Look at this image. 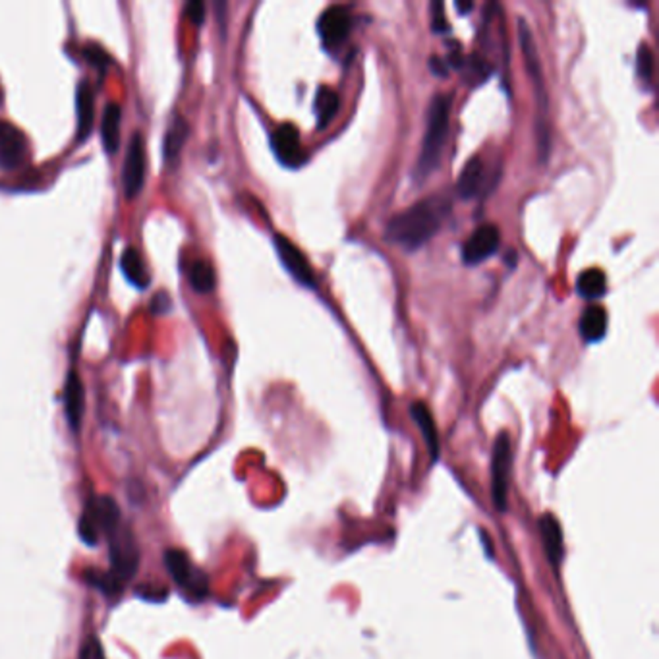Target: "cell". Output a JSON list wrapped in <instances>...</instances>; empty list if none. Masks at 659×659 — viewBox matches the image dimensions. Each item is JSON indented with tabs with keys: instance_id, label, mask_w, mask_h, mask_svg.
I'll return each mask as SVG.
<instances>
[{
	"instance_id": "1",
	"label": "cell",
	"mask_w": 659,
	"mask_h": 659,
	"mask_svg": "<svg viewBox=\"0 0 659 659\" xmlns=\"http://www.w3.org/2000/svg\"><path fill=\"white\" fill-rule=\"evenodd\" d=\"M78 532L88 546H97L101 536L109 539L111 570L105 574L95 572L91 582L109 596L118 594L133 574L138 572L140 547L136 537L132 536L122 522L116 503L109 497L91 499L86 505V509H83Z\"/></svg>"
},
{
	"instance_id": "2",
	"label": "cell",
	"mask_w": 659,
	"mask_h": 659,
	"mask_svg": "<svg viewBox=\"0 0 659 659\" xmlns=\"http://www.w3.org/2000/svg\"><path fill=\"white\" fill-rule=\"evenodd\" d=\"M449 213H451L449 197L435 194L395 215L385 229V239L404 250L416 251L424 244H428L439 232Z\"/></svg>"
},
{
	"instance_id": "3",
	"label": "cell",
	"mask_w": 659,
	"mask_h": 659,
	"mask_svg": "<svg viewBox=\"0 0 659 659\" xmlns=\"http://www.w3.org/2000/svg\"><path fill=\"white\" fill-rule=\"evenodd\" d=\"M449 118H451V97L435 95L428 109V128L418 159V175L421 178L430 176L437 168L439 161H441V149L445 145V138L449 132Z\"/></svg>"
},
{
	"instance_id": "4",
	"label": "cell",
	"mask_w": 659,
	"mask_h": 659,
	"mask_svg": "<svg viewBox=\"0 0 659 659\" xmlns=\"http://www.w3.org/2000/svg\"><path fill=\"white\" fill-rule=\"evenodd\" d=\"M165 565L175 584L190 601H204L209 594L207 574L197 569L188 555L180 549H168L165 553Z\"/></svg>"
},
{
	"instance_id": "5",
	"label": "cell",
	"mask_w": 659,
	"mask_h": 659,
	"mask_svg": "<svg viewBox=\"0 0 659 659\" xmlns=\"http://www.w3.org/2000/svg\"><path fill=\"white\" fill-rule=\"evenodd\" d=\"M511 462H513L511 439L509 433L501 431L495 439L494 456H492V495L499 511L506 509V489H509Z\"/></svg>"
},
{
	"instance_id": "6",
	"label": "cell",
	"mask_w": 659,
	"mask_h": 659,
	"mask_svg": "<svg viewBox=\"0 0 659 659\" xmlns=\"http://www.w3.org/2000/svg\"><path fill=\"white\" fill-rule=\"evenodd\" d=\"M145 171H147V157H145V143L143 138L136 132L130 140L124 171H122V186L124 196L128 199H136L143 190L145 184Z\"/></svg>"
},
{
	"instance_id": "7",
	"label": "cell",
	"mask_w": 659,
	"mask_h": 659,
	"mask_svg": "<svg viewBox=\"0 0 659 659\" xmlns=\"http://www.w3.org/2000/svg\"><path fill=\"white\" fill-rule=\"evenodd\" d=\"M27 159V140L20 128L0 121V171H14Z\"/></svg>"
},
{
	"instance_id": "8",
	"label": "cell",
	"mask_w": 659,
	"mask_h": 659,
	"mask_svg": "<svg viewBox=\"0 0 659 659\" xmlns=\"http://www.w3.org/2000/svg\"><path fill=\"white\" fill-rule=\"evenodd\" d=\"M275 248L286 271H289L300 284L312 286L314 289L315 286L314 269L308 263V258L302 253V250L282 234H275Z\"/></svg>"
},
{
	"instance_id": "9",
	"label": "cell",
	"mask_w": 659,
	"mask_h": 659,
	"mask_svg": "<svg viewBox=\"0 0 659 659\" xmlns=\"http://www.w3.org/2000/svg\"><path fill=\"white\" fill-rule=\"evenodd\" d=\"M499 244H501L499 229L492 223L482 225L474 232H472L466 244L462 246V260L468 265H478L484 260H487L489 256H494Z\"/></svg>"
},
{
	"instance_id": "10",
	"label": "cell",
	"mask_w": 659,
	"mask_h": 659,
	"mask_svg": "<svg viewBox=\"0 0 659 659\" xmlns=\"http://www.w3.org/2000/svg\"><path fill=\"white\" fill-rule=\"evenodd\" d=\"M271 145L277 159L289 168H298L306 161V154L300 142V132L292 124H281L271 136Z\"/></svg>"
},
{
	"instance_id": "11",
	"label": "cell",
	"mask_w": 659,
	"mask_h": 659,
	"mask_svg": "<svg viewBox=\"0 0 659 659\" xmlns=\"http://www.w3.org/2000/svg\"><path fill=\"white\" fill-rule=\"evenodd\" d=\"M350 14L345 6H331L327 8L317 22V31L321 41L327 48H336L343 45L350 33Z\"/></svg>"
},
{
	"instance_id": "12",
	"label": "cell",
	"mask_w": 659,
	"mask_h": 659,
	"mask_svg": "<svg viewBox=\"0 0 659 659\" xmlns=\"http://www.w3.org/2000/svg\"><path fill=\"white\" fill-rule=\"evenodd\" d=\"M64 410H66V420L72 428V431H80L81 428V418H83V410H86V391H83L81 379L74 374H69L66 377V385H64Z\"/></svg>"
},
{
	"instance_id": "13",
	"label": "cell",
	"mask_w": 659,
	"mask_h": 659,
	"mask_svg": "<svg viewBox=\"0 0 659 659\" xmlns=\"http://www.w3.org/2000/svg\"><path fill=\"white\" fill-rule=\"evenodd\" d=\"M76 116H78V142H86L93 132L95 97L88 81H81L76 90Z\"/></svg>"
},
{
	"instance_id": "14",
	"label": "cell",
	"mask_w": 659,
	"mask_h": 659,
	"mask_svg": "<svg viewBox=\"0 0 659 659\" xmlns=\"http://www.w3.org/2000/svg\"><path fill=\"white\" fill-rule=\"evenodd\" d=\"M539 530H542V539H544L547 561L555 570H559V565H561L563 557H565L563 532H561L559 522L555 520V516L546 515L542 520H539Z\"/></svg>"
},
{
	"instance_id": "15",
	"label": "cell",
	"mask_w": 659,
	"mask_h": 659,
	"mask_svg": "<svg viewBox=\"0 0 659 659\" xmlns=\"http://www.w3.org/2000/svg\"><path fill=\"white\" fill-rule=\"evenodd\" d=\"M484 171H485L484 161L480 157H472L462 168L459 180H456V194H459L462 199L476 197L482 190Z\"/></svg>"
},
{
	"instance_id": "16",
	"label": "cell",
	"mask_w": 659,
	"mask_h": 659,
	"mask_svg": "<svg viewBox=\"0 0 659 659\" xmlns=\"http://www.w3.org/2000/svg\"><path fill=\"white\" fill-rule=\"evenodd\" d=\"M121 107L116 103H109L103 112V121H101V138H103V147L109 155H114L118 143H121Z\"/></svg>"
},
{
	"instance_id": "17",
	"label": "cell",
	"mask_w": 659,
	"mask_h": 659,
	"mask_svg": "<svg viewBox=\"0 0 659 659\" xmlns=\"http://www.w3.org/2000/svg\"><path fill=\"white\" fill-rule=\"evenodd\" d=\"M314 107H315V114H317V128L325 130L331 124L333 118L336 116V112H339L341 97L335 90H331L327 86H321L315 93Z\"/></svg>"
},
{
	"instance_id": "18",
	"label": "cell",
	"mask_w": 659,
	"mask_h": 659,
	"mask_svg": "<svg viewBox=\"0 0 659 659\" xmlns=\"http://www.w3.org/2000/svg\"><path fill=\"white\" fill-rule=\"evenodd\" d=\"M410 416L414 418L421 435H424V439H426V445H428V449L431 452V459L437 461L439 439H437V428H435V421H433V416H431L430 409L426 407L424 402H414L410 407Z\"/></svg>"
},
{
	"instance_id": "19",
	"label": "cell",
	"mask_w": 659,
	"mask_h": 659,
	"mask_svg": "<svg viewBox=\"0 0 659 659\" xmlns=\"http://www.w3.org/2000/svg\"><path fill=\"white\" fill-rule=\"evenodd\" d=\"M121 267H122L124 277H126L133 286H136V289H140V291H142V289H147L149 282H151L149 271H147V267H145L142 256H140V253H138L136 250H133V248H126V250H124L122 258H121Z\"/></svg>"
},
{
	"instance_id": "20",
	"label": "cell",
	"mask_w": 659,
	"mask_h": 659,
	"mask_svg": "<svg viewBox=\"0 0 659 659\" xmlns=\"http://www.w3.org/2000/svg\"><path fill=\"white\" fill-rule=\"evenodd\" d=\"M607 333V312L601 306H590L580 317V335L586 343H598Z\"/></svg>"
},
{
	"instance_id": "21",
	"label": "cell",
	"mask_w": 659,
	"mask_h": 659,
	"mask_svg": "<svg viewBox=\"0 0 659 659\" xmlns=\"http://www.w3.org/2000/svg\"><path fill=\"white\" fill-rule=\"evenodd\" d=\"M577 291L584 298H601L607 291V279L601 269H586L577 281Z\"/></svg>"
},
{
	"instance_id": "22",
	"label": "cell",
	"mask_w": 659,
	"mask_h": 659,
	"mask_svg": "<svg viewBox=\"0 0 659 659\" xmlns=\"http://www.w3.org/2000/svg\"><path fill=\"white\" fill-rule=\"evenodd\" d=\"M186 138H188V124H186L184 118L176 116L171 122V128H168L166 138H165V157L168 161L178 157Z\"/></svg>"
},
{
	"instance_id": "23",
	"label": "cell",
	"mask_w": 659,
	"mask_h": 659,
	"mask_svg": "<svg viewBox=\"0 0 659 659\" xmlns=\"http://www.w3.org/2000/svg\"><path fill=\"white\" fill-rule=\"evenodd\" d=\"M190 282L194 291L199 294H209L215 291V269L207 261H196L190 267Z\"/></svg>"
},
{
	"instance_id": "24",
	"label": "cell",
	"mask_w": 659,
	"mask_h": 659,
	"mask_svg": "<svg viewBox=\"0 0 659 659\" xmlns=\"http://www.w3.org/2000/svg\"><path fill=\"white\" fill-rule=\"evenodd\" d=\"M462 70H464V76L472 83V86H480V83L489 76V72H492L489 64L480 55H472L468 58H464Z\"/></svg>"
},
{
	"instance_id": "25",
	"label": "cell",
	"mask_w": 659,
	"mask_h": 659,
	"mask_svg": "<svg viewBox=\"0 0 659 659\" xmlns=\"http://www.w3.org/2000/svg\"><path fill=\"white\" fill-rule=\"evenodd\" d=\"M636 70L638 76L642 80H650L652 72H654V53L650 50L648 45L642 43L638 47V55H636Z\"/></svg>"
},
{
	"instance_id": "26",
	"label": "cell",
	"mask_w": 659,
	"mask_h": 659,
	"mask_svg": "<svg viewBox=\"0 0 659 659\" xmlns=\"http://www.w3.org/2000/svg\"><path fill=\"white\" fill-rule=\"evenodd\" d=\"M431 29H433V33L449 31V24L445 18V6L441 0H435V3H431Z\"/></svg>"
},
{
	"instance_id": "27",
	"label": "cell",
	"mask_w": 659,
	"mask_h": 659,
	"mask_svg": "<svg viewBox=\"0 0 659 659\" xmlns=\"http://www.w3.org/2000/svg\"><path fill=\"white\" fill-rule=\"evenodd\" d=\"M186 18L192 24L201 26L206 20V5L199 3V0H192V3L186 5Z\"/></svg>"
},
{
	"instance_id": "28",
	"label": "cell",
	"mask_w": 659,
	"mask_h": 659,
	"mask_svg": "<svg viewBox=\"0 0 659 659\" xmlns=\"http://www.w3.org/2000/svg\"><path fill=\"white\" fill-rule=\"evenodd\" d=\"M86 57H88L90 64L95 66V69H99L101 72H103V70L107 69V66H109V57H107L99 47H90V48L86 50Z\"/></svg>"
},
{
	"instance_id": "29",
	"label": "cell",
	"mask_w": 659,
	"mask_h": 659,
	"mask_svg": "<svg viewBox=\"0 0 659 659\" xmlns=\"http://www.w3.org/2000/svg\"><path fill=\"white\" fill-rule=\"evenodd\" d=\"M151 310H154L155 314H165L166 310H171V300H168V296L165 292L157 294L155 300L151 302Z\"/></svg>"
},
{
	"instance_id": "30",
	"label": "cell",
	"mask_w": 659,
	"mask_h": 659,
	"mask_svg": "<svg viewBox=\"0 0 659 659\" xmlns=\"http://www.w3.org/2000/svg\"><path fill=\"white\" fill-rule=\"evenodd\" d=\"M430 69L433 74H437L439 78H445L449 74V69H447V60L439 58V57H431L430 60Z\"/></svg>"
},
{
	"instance_id": "31",
	"label": "cell",
	"mask_w": 659,
	"mask_h": 659,
	"mask_svg": "<svg viewBox=\"0 0 659 659\" xmlns=\"http://www.w3.org/2000/svg\"><path fill=\"white\" fill-rule=\"evenodd\" d=\"M472 8H474V5H472V3H462V0L456 3V10H459L461 14H468Z\"/></svg>"
},
{
	"instance_id": "32",
	"label": "cell",
	"mask_w": 659,
	"mask_h": 659,
	"mask_svg": "<svg viewBox=\"0 0 659 659\" xmlns=\"http://www.w3.org/2000/svg\"><path fill=\"white\" fill-rule=\"evenodd\" d=\"M0 99H3V93H0Z\"/></svg>"
}]
</instances>
